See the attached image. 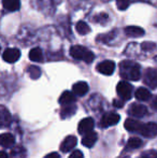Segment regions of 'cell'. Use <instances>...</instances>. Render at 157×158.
<instances>
[{
	"mask_svg": "<svg viewBox=\"0 0 157 158\" xmlns=\"http://www.w3.org/2000/svg\"><path fill=\"white\" fill-rule=\"evenodd\" d=\"M130 0H116V6L118 10H126L129 6Z\"/></svg>",
	"mask_w": 157,
	"mask_h": 158,
	"instance_id": "cell-27",
	"label": "cell"
},
{
	"mask_svg": "<svg viewBox=\"0 0 157 158\" xmlns=\"http://www.w3.org/2000/svg\"><path fill=\"white\" fill-rule=\"evenodd\" d=\"M0 158H9L8 154H6V152H3V151H2V152L0 153Z\"/></svg>",
	"mask_w": 157,
	"mask_h": 158,
	"instance_id": "cell-33",
	"label": "cell"
},
{
	"mask_svg": "<svg viewBox=\"0 0 157 158\" xmlns=\"http://www.w3.org/2000/svg\"><path fill=\"white\" fill-rule=\"evenodd\" d=\"M15 143V138L11 133H2L0 135V144L2 148H12Z\"/></svg>",
	"mask_w": 157,
	"mask_h": 158,
	"instance_id": "cell-17",
	"label": "cell"
},
{
	"mask_svg": "<svg viewBox=\"0 0 157 158\" xmlns=\"http://www.w3.org/2000/svg\"><path fill=\"white\" fill-rule=\"evenodd\" d=\"M19 57H21V52H19V50H17V48H6L3 52V54H2L3 60L10 64H13V63H15V61H17L19 59Z\"/></svg>",
	"mask_w": 157,
	"mask_h": 158,
	"instance_id": "cell-6",
	"label": "cell"
},
{
	"mask_svg": "<svg viewBox=\"0 0 157 158\" xmlns=\"http://www.w3.org/2000/svg\"><path fill=\"white\" fill-rule=\"evenodd\" d=\"M143 124H141L139 121L134 118H127L125 121V124H124V127H125L126 130L130 131V132H140L141 128H142Z\"/></svg>",
	"mask_w": 157,
	"mask_h": 158,
	"instance_id": "cell-12",
	"label": "cell"
},
{
	"mask_svg": "<svg viewBox=\"0 0 157 158\" xmlns=\"http://www.w3.org/2000/svg\"><path fill=\"white\" fill-rule=\"evenodd\" d=\"M141 48L143 51H153L156 48V44L153 42H144V43H142Z\"/></svg>",
	"mask_w": 157,
	"mask_h": 158,
	"instance_id": "cell-28",
	"label": "cell"
},
{
	"mask_svg": "<svg viewBox=\"0 0 157 158\" xmlns=\"http://www.w3.org/2000/svg\"><path fill=\"white\" fill-rule=\"evenodd\" d=\"M127 145H128V148H138L142 145V140L139 139V138L132 137L128 140Z\"/></svg>",
	"mask_w": 157,
	"mask_h": 158,
	"instance_id": "cell-26",
	"label": "cell"
},
{
	"mask_svg": "<svg viewBox=\"0 0 157 158\" xmlns=\"http://www.w3.org/2000/svg\"><path fill=\"white\" fill-rule=\"evenodd\" d=\"M129 114L134 117H143L147 113V109L145 106L140 103H132L129 108Z\"/></svg>",
	"mask_w": 157,
	"mask_h": 158,
	"instance_id": "cell-8",
	"label": "cell"
},
{
	"mask_svg": "<svg viewBox=\"0 0 157 158\" xmlns=\"http://www.w3.org/2000/svg\"><path fill=\"white\" fill-rule=\"evenodd\" d=\"M141 158H144V157H141Z\"/></svg>",
	"mask_w": 157,
	"mask_h": 158,
	"instance_id": "cell-34",
	"label": "cell"
},
{
	"mask_svg": "<svg viewBox=\"0 0 157 158\" xmlns=\"http://www.w3.org/2000/svg\"><path fill=\"white\" fill-rule=\"evenodd\" d=\"M121 117L116 113H108V114L103 115L102 119H101V127H110L116 125L119 122Z\"/></svg>",
	"mask_w": 157,
	"mask_h": 158,
	"instance_id": "cell-11",
	"label": "cell"
},
{
	"mask_svg": "<svg viewBox=\"0 0 157 158\" xmlns=\"http://www.w3.org/2000/svg\"><path fill=\"white\" fill-rule=\"evenodd\" d=\"M142 157H144V158H157V152L154 150L149 151V152H147V153H143Z\"/></svg>",
	"mask_w": 157,
	"mask_h": 158,
	"instance_id": "cell-29",
	"label": "cell"
},
{
	"mask_svg": "<svg viewBox=\"0 0 157 158\" xmlns=\"http://www.w3.org/2000/svg\"><path fill=\"white\" fill-rule=\"evenodd\" d=\"M134 96H136V98L138 100H140V101H147V100H149L150 98L152 97L151 95V92H150L147 88H144V87H140L137 89L136 94H134Z\"/></svg>",
	"mask_w": 157,
	"mask_h": 158,
	"instance_id": "cell-19",
	"label": "cell"
},
{
	"mask_svg": "<svg viewBox=\"0 0 157 158\" xmlns=\"http://www.w3.org/2000/svg\"><path fill=\"white\" fill-rule=\"evenodd\" d=\"M76 108L73 104H71V106H66L65 108L63 109V111L60 112L61 118H67V117H69V116H72V115L76 113Z\"/></svg>",
	"mask_w": 157,
	"mask_h": 158,
	"instance_id": "cell-23",
	"label": "cell"
},
{
	"mask_svg": "<svg viewBox=\"0 0 157 158\" xmlns=\"http://www.w3.org/2000/svg\"><path fill=\"white\" fill-rule=\"evenodd\" d=\"M95 123H94V119L92 117H86V118H83L79 124L78 127V131L80 135H87V133L92 132L93 129H94Z\"/></svg>",
	"mask_w": 157,
	"mask_h": 158,
	"instance_id": "cell-4",
	"label": "cell"
},
{
	"mask_svg": "<svg viewBox=\"0 0 157 158\" xmlns=\"http://www.w3.org/2000/svg\"><path fill=\"white\" fill-rule=\"evenodd\" d=\"M72 90H73V94L76 96H84L86 93L88 92V84L86 82H78V83L73 84L72 86Z\"/></svg>",
	"mask_w": 157,
	"mask_h": 158,
	"instance_id": "cell-16",
	"label": "cell"
},
{
	"mask_svg": "<svg viewBox=\"0 0 157 158\" xmlns=\"http://www.w3.org/2000/svg\"><path fill=\"white\" fill-rule=\"evenodd\" d=\"M144 83L151 88H157V69H147L144 74Z\"/></svg>",
	"mask_w": 157,
	"mask_h": 158,
	"instance_id": "cell-7",
	"label": "cell"
},
{
	"mask_svg": "<svg viewBox=\"0 0 157 158\" xmlns=\"http://www.w3.org/2000/svg\"><path fill=\"white\" fill-rule=\"evenodd\" d=\"M140 133L145 138H154L157 135V124L155 123H147L142 126Z\"/></svg>",
	"mask_w": 157,
	"mask_h": 158,
	"instance_id": "cell-9",
	"label": "cell"
},
{
	"mask_svg": "<svg viewBox=\"0 0 157 158\" xmlns=\"http://www.w3.org/2000/svg\"><path fill=\"white\" fill-rule=\"evenodd\" d=\"M70 55L73 57L74 59L78 60L85 61L87 64H90L95 58V55L93 54L92 51H89L88 48H84L82 45H73L70 48Z\"/></svg>",
	"mask_w": 157,
	"mask_h": 158,
	"instance_id": "cell-2",
	"label": "cell"
},
{
	"mask_svg": "<svg viewBox=\"0 0 157 158\" xmlns=\"http://www.w3.org/2000/svg\"><path fill=\"white\" fill-rule=\"evenodd\" d=\"M76 30L80 33V35H87V33L90 31V28H89V26L85 23V22L80 21L76 23Z\"/></svg>",
	"mask_w": 157,
	"mask_h": 158,
	"instance_id": "cell-24",
	"label": "cell"
},
{
	"mask_svg": "<svg viewBox=\"0 0 157 158\" xmlns=\"http://www.w3.org/2000/svg\"><path fill=\"white\" fill-rule=\"evenodd\" d=\"M124 32H125L126 35L131 38H138V37H142L144 35V30L141 27H138V26H128L124 29Z\"/></svg>",
	"mask_w": 157,
	"mask_h": 158,
	"instance_id": "cell-14",
	"label": "cell"
},
{
	"mask_svg": "<svg viewBox=\"0 0 157 158\" xmlns=\"http://www.w3.org/2000/svg\"><path fill=\"white\" fill-rule=\"evenodd\" d=\"M27 72L32 80H37L41 77V70L37 66H29V68L27 69Z\"/></svg>",
	"mask_w": 157,
	"mask_h": 158,
	"instance_id": "cell-25",
	"label": "cell"
},
{
	"mask_svg": "<svg viewBox=\"0 0 157 158\" xmlns=\"http://www.w3.org/2000/svg\"><path fill=\"white\" fill-rule=\"evenodd\" d=\"M0 116H1V123L2 126H6L8 124H10L11 122V114L9 112V110L6 106H2L1 110H0Z\"/></svg>",
	"mask_w": 157,
	"mask_h": 158,
	"instance_id": "cell-22",
	"label": "cell"
},
{
	"mask_svg": "<svg viewBox=\"0 0 157 158\" xmlns=\"http://www.w3.org/2000/svg\"><path fill=\"white\" fill-rule=\"evenodd\" d=\"M113 103H114V106H116V108H122V106H124V102L123 101H121V100H114L113 101Z\"/></svg>",
	"mask_w": 157,
	"mask_h": 158,
	"instance_id": "cell-31",
	"label": "cell"
},
{
	"mask_svg": "<svg viewBox=\"0 0 157 158\" xmlns=\"http://www.w3.org/2000/svg\"><path fill=\"white\" fill-rule=\"evenodd\" d=\"M29 58H30V60L35 61V63L42 61V59H43V53H42L41 48H32L29 52Z\"/></svg>",
	"mask_w": 157,
	"mask_h": 158,
	"instance_id": "cell-20",
	"label": "cell"
},
{
	"mask_svg": "<svg viewBox=\"0 0 157 158\" xmlns=\"http://www.w3.org/2000/svg\"><path fill=\"white\" fill-rule=\"evenodd\" d=\"M97 139H98L97 133L94 132V131H92V132H89V133H87V135H84L83 139H82V144L88 148H93V146L95 145V143L97 142Z\"/></svg>",
	"mask_w": 157,
	"mask_h": 158,
	"instance_id": "cell-15",
	"label": "cell"
},
{
	"mask_svg": "<svg viewBox=\"0 0 157 158\" xmlns=\"http://www.w3.org/2000/svg\"><path fill=\"white\" fill-rule=\"evenodd\" d=\"M69 158H84V155L81 151H74L70 154Z\"/></svg>",
	"mask_w": 157,
	"mask_h": 158,
	"instance_id": "cell-30",
	"label": "cell"
},
{
	"mask_svg": "<svg viewBox=\"0 0 157 158\" xmlns=\"http://www.w3.org/2000/svg\"><path fill=\"white\" fill-rule=\"evenodd\" d=\"M59 103L61 104V106H71V104L74 103V101H76V95L73 94V93L71 92H64L63 94L60 95V97H59Z\"/></svg>",
	"mask_w": 157,
	"mask_h": 158,
	"instance_id": "cell-13",
	"label": "cell"
},
{
	"mask_svg": "<svg viewBox=\"0 0 157 158\" xmlns=\"http://www.w3.org/2000/svg\"><path fill=\"white\" fill-rule=\"evenodd\" d=\"M119 70H121V75L125 80H130V81H138L141 77L140 66L137 64L134 61L124 60L119 64Z\"/></svg>",
	"mask_w": 157,
	"mask_h": 158,
	"instance_id": "cell-1",
	"label": "cell"
},
{
	"mask_svg": "<svg viewBox=\"0 0 157 158\" xmlns=\"http://www.w3.org/2000/svg\"><path fill=\"white\" fill-rule=\"evenodd\" d=\"M116 92L119 98L123 100H129L132 96V86L128 82L122 81L116 86Z\"/></svg>",
	"mask_w": 157,
	"mask_h": 158,
	"instance_id": "cell-3",
	"label": "cell"
},
{
	"mask_svg": "<svg viewBox=\"0 0 157 158\" xmlns=\"http://www.w3.org/2000/svg\"><path fill=\"white\" fill-rule=\"evenodd\" d=\"M45 158H59V155H58V153H51V154H48V155H46Z\"/></svg>",
	"mask_w": 157,
	"mask_h": 158,
	"instance_id": "cell-32",
	"label": "cell"
},
{
	"mask_svg": "<svg viewBox=\"0 0 157 158\" xmlns=\"http://www.w3.org/2000/svg\"><path fill=\"white\" fill-rule=\"evenodd\" d=\"M115 70V63L112 60H103L97 64V71L101 74L111 75Z\"/></svg>",
	"mask_w": 157,
	"mask_h": 158,
	"instance_id": "cell-5",
	"label": "cell"
},
{
	"mask_svg": "<svg viewBox=\"0 0 157 158\" xmlns=\"http://www.w3.org/2000/svg\"><path fill=\"white\" fill-rule=\"evenodd\" d=\"M2 6L6 11L15 12L21 6V1L19 0H2Z\"/></svg>",
	"mask_w": 157,
	"mask_h": 158,
	"instance_id": "cell-18",
	"label": "cell"
},
{
	"mask_svg": "<svg viewBox=\"0 0 157 158\" xmlns=\"http://www.w3.org/2000/svg\"><path fill=\"white\" fill-rule=\"evenodd\" d=\"M27 156V152L23 146H16L11 151V158H26Z\"/></svg>",
	"mask_w": 157,
	"mask_h": 158,
	"instance_id": "cell-21",
	"label": "cell"
},
{
	"mask_svg": "<svg viewBox=\"0 0 157 158\" xmlns=\"http://www.w3.org/2000/svg\"><path fill=\"white\" fill-rule=\"evenodd\" d=\"M76 143H78V140L74 135H68L67 138H65V140L63 141L60 145V150L64 153H68L70 151H72L76 148Z\"/></svg>",
	"mask_w": 157,
	"mask_h": 158,
	"instance_id": "cell-10",
	"label": "cell"
}]
</instances>
